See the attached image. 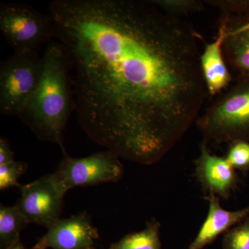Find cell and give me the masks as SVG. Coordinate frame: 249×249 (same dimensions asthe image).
<instances>
[{
	"label": "cell",
	"instance_id": "7",
	"mask_svg": "<svg viewBox=\"0 0 249 249\" xmlns=\"http://www.w3.org/2000/svg\"><path fill=\"white\" fill-rule=\"evenodd\" d=\"M19 190V198L16 204L29 224L47 229L60 219L68 191L53 173L21 185Z\"/></svg>",
	"mask_w": 249,
	"mask_h": 249
},
{
	"label": "cell",
	"instance_id": "12",
	"mask_svg": "<svg viewBox=\"0 0 249 249\" xmlns=\"http://www.w3.org/2000/svg\"><path fill=\"white\" fill-rule=\"evenodd\" d=\"M226 34L225 25L219 21L215 40L207 44L201 54V72L208 92L211 96L222 92L232 81L231 74L223 53L222 46Z\"/></svg>",
	"mask_w": 249,
	"mask_h": 249
},
{
	"label": "cell",
	"instance_id": "8",
	"mask_svg": "<svg viewBox=\"0 0 249 249\" xmlns=\"http://www.w3.org/2000/svg\"><path fill=\"white\" fill-rule=\"evenodd\" d=\"M47 230L31 249H95V242L99 238L87 211L60 218Z\"/></svg>",
	"mask_w": 249,
	"mask_h": 249
},
{
	"label": "cell",
	"instance_id": "11",
	"mask_svg": "<svg viewBox=\"0 0 249 249\" xmlns=\"http://www.w3.org/2000/svg\"><path fill=\"white\" fill-rule=\"evenodd\" d=\"M205 199L209 202L207 216L187 249H204L249 215V206L237 211H228L222 207L217 196H205Z\"/></svg>",
	"mask_w": 249,
	"mask_h": 249
},
{
	"label": "cell",
	"instance_id": "17",
	"mask_svg": "<svg viewBox=\"0 0 249 249\" xmlns=\"http://www.w3.org/2000/svg\"><path fill=\"white\" fill-rule=\"evenodd\" d=\"M28 165L22 161L9 162L0 164V190L6 191L14 187L21 186L19 179L27 172Z\"/></svg>",
	"mask_w": 249,
	"mask_h": 249
},
{
	"label": "cell",
	"instance_id": "18",
	"mask_svg": "<svg viewBox=\"0 0 249 249\" xmlns=\"http://www.w3.org/2000/svg\"><path fill=\"white\" fill-rule=\"evenodd\" d=\"M224 157L234 169L247 173L249 170V142L236 141L229 144Z\"/></svg>",
	"mask_w": 249,
	"mask_h": 249
},
{
	"label": "cell",
	"instance_id": "13",
	"mask_svg": "<svg viewBox=\"0 0 249 249\" xmlns=\"http://www.w3.org/2000/svg\"><path fill=\"white\" fill-rule=\"evenodd\" d=\"M160 229V222L152 218L145 229L124 235L111 244L108 249H162Z\"/></svg>",
	"mask_w": 249,
	"mask_h": 249
},
{
	"label": "cell",
	"instance_id": "2",
	"mask_svg": "<svg viewBox=\"0 0 249 249\" xmlns=\"http://www.w3.org/2000/svg\"><path fill=\"white\" fill-rule=\"evenodd\" d=\"M42 58L38 84L18 117L37 139L57 144L65 153L64 134L74 110L70 60L63 45L53 41Z\"/></svg>",
	"mask_w": 249,
	"mask_h": 249
},
{
	"label": "cell",
	"instance_id": "6",
	"mask_svg": "<svg viewBox=\"0 0 249 249\" xmlns=\"http://www.w3.org/2000/svg\"><path fill=\"white\" fill-rule=\"evenodd\" d=\"M124 173L120 157L109 150L83 158H73L65 152L53 172L67 191L78 187L118 182Z\"/></svg>",
	"mask_w": 249,
	"mask_h": 249
},
{
	"label": "cell",
	"instance_id": "21",
	"mask_svg": "<svg viewBox=\"0 0 249 249\" xmlns=\"http://www.w3.org/2000/svg\"><path fill=\"white\" fill-rule=\"evenodd\" d=\"M5 249H26L21 240H18L9 247Z\"/></svg>",
	"mask_w": 249,
	"mask_h": 249
},
{
	"label": "cell",
	"instance_id": "20",
	"mask_svg": "<svg viewBox=\"0 0 249 249\" xmlns=\"http://www.w3.org/2000/svg\"><path fill=\"white\" fill-rule=\"evenodd\" d=\"M15 153L11 150L9 141L4 137L0 139V164L14 161Z\"/></svg>",
	"mask_w": 249,
	"mask_h": 249
},
{
	"label": "cell",
	"instance_id": "5",
	"mask_svg": "<svg viewBox=\"0 0 249 249\" xmlns=\"http://www.w3.org/2000/svg\"><path fill=\"white\" fill-rule=\"evenodd\" d=\"M42 58L37 52H14L0 65V113L17 116L40 80Z\"/></svg>",
	"mask_w": 249,
	"mask_h": 249
},
{
	"label": "cell",
	"instance_id": "1",
	"mask_svg": "<svg viewBox=\"0 0 249 249\" xmlns=\"http://www.w3.org/2000/svg\"><path fill=\"white\" fill-rule=\"evenodd\" d=\"M49 14L81 128L121 159L161 160L209 95L193 27L152 0H55Z\"/></svg>",
	"mask_w": 249,
	"mask_h": 249
},
{
	"label": "cell",
	"instance_id": "16",
	"mask_svg": "<svg viewBox=\"0 0 249 249\" xmlns=\"http://www.w3.org/2000/svg\"><path fill=\"white\" fill-rule=\"evenodd\" d=\"M222 249H249V215L224 234Z\"/></svg>",
	"mask_w": 249,
	"mask_h": 249
},
{
	"label": "cell",
	"instance_id": "9",
	"mask_svg": "<svg viewBox=\"0 0 249 249\" xmlns=\"http://www.w3.org/2000/svg\"><path fill=\"white\" fill-rule=\"evenodd\" d=\"M196 176L206 196L228 199L239 182L236 170L225 157L214 155L208 144L202 142L200 153L195 161Z\"/></svg>",
	"mask_w": 249,
	"mask_h": 249
},
{
	"label": "cell",
	"instance_id": "19",
	"mask_svg": "<svg viewBox=\"0 0 249 249\" xmlns=\"http://www.w3.org/2000/svg\"><path fill=\"white\" fill-rule=\"evenodd\" d=\"M204 2L219 9L221 14L249 18V0H206Z\"/></svg>",
	"mask_w": 249,
	"mask_h": 249
},
{
	"label": "cell",
	"instance_id": "3",
	"mask_svg": "<svg viewBox=\"0 0 249 249\" xmlns=\"http://www.w3.org/2000/svg\"><path fill=\"white\" fill-rule=\"evenodd\" d=\"M206 143L249 142V75H238L235 83L196 121Z\"/></svg>",
	"mask_w": 249,
	"mask_h": 249
},
{
	"label": "cell",
	"instance_id": "15",
	"mask_svg": "<svg viewBox=\"0 0 249 249\" xmlns=\"http://www.w3.org/2000/svg\"><path fill=\"white\" fill-rule=\"evenodd\" d=\"M166 14L181 18L188 14L201 12L205 9L204 1L199 0H152Z\"/></svg>",
	"mask_w": 249,
	"mask_h": 249
},
{
	"label": "cell",
	"instance_id": "4",
	"mask_svg": "<svg viewBox=\"0 0 249 249\" xmlns=\"http://www.w3.org/2000/svg\"><path fill=\"white\" fill-rule=\"evenodd\" d=\"M0 30L14 52H37L56 38L50 15L21 3L0 4Z\"/></svg>",
	"mask_w": 249,
	"mask_h": 249
},
{
	"label": "cell",
	"instance_id": "10",
	"mask_svg": "<svg viewBox=\"0 0 249 249\" xmlns=\"http://www.w3.org/2000/svg\"><path fill=\"white\" fill-rule=\"evenodd\" d=\"M221 14L219 21L227 29L222 49L228 67L237 76L249 75V18Z\"/></svg>",
	"mask_w": 249,
	"mask_h": 249
},
{
	"label": "cell",
	"instance_id": "14",
	"mask_svg": "<svg viewBox=\"0 0 249 249\" xmlns=\"http://www.w3.org/2000/svg\"><path fill=\"white\" fill-rule=\"evenodd\" d=\"M17 205L0 206V248L5 249L20 240L21 232L29 225Z\"/></svg>",
	"mask_w": 249,
	"mask_h": 249
}]
</instances>
